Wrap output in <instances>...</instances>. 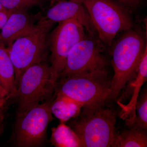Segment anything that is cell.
<instances>
[{
    "label": "cell",
    "mask_w": 147,
    "mask_h": 147,
    "mask_svg": "<svg viewBox=\"0 0 147 147\" xmlns=\"http://www.w3.org/2000/svg\"><path fill=\"white\" fill-rule=\"evenodd\" d=\"M117 133L114 147H146L147 136L146 129L134 125Z\"/></svg>",
    "instance_id": "cell-16"
},
{
    "label": "cell",
    "mask_w": 147,
    "mask_h": 147,
    "mask_svg": "<svg viewBox=\"0 0 147 147\" xmlns=\"http://www.w3.org/2000/svg\"><path fill=\"white\" fill-rule=\"evenodd\" d=\"M55 23L74 19L83 25L90 35L95 36L97 32L87 9L77 0H61L53 5L42 17Z\"/></svg>",
    "instance_id": "cell-11"
},
{
    "label": "cell",
    "mask_w": 147,
    "mask_h": 147,
    "mask_svg": "<svg viewBox=\"0 0 147 147\" xmlns=\"http://www.w3.org/2000/svg\"><path fill=\"white\" fill-rule=\"evenodd\" d=\"M129 9L136 8L140 5V0H117Z\"/></svg>",
    "instance_id": "cell-19"
},
{
    "label": "cell",
    "mask_w": 147,
    "mask_h": 147,
    "mask_svg": "<svg viewBox=\"0 0 147 147\" xmlns=\"http://www.w3.org/2000/svg\"><path fill=\"white\" fill-rule=\"evenodd\" d=\"M105 104L83 107L72 123L83 147H114L117 114Z\"/></svg>",
    "instance_id": "cell-3"
},
{
    "label": "cell",
    "mask_w": 147,
    "mask_h": 147,
    "mask_svg": "<svg viewBox=\"0 0 147 147\" xmlns=\"http://www.w3.org/2000/svg\"><path fill=\"white\" fill-rule=\"evenodd\" d=\"M7 100H0V115H3V110Z\"/></svg>",
    "instance_id": "cell-22"
},
{
    "label": "cell",
    "mask_w": 147,
    "mask_h": 147,
    "mask_svg": "<svg viewBox=\"0 0 147 147\" xmlns=\"http://www.w3.org/2000/svg\"><path fill=\"white\" fill-rule=\"evenodd\" d=\"M146 46L142 34L132 28L125 31L113 46L111 62L114 74L108 100H117L134 76Z\"/></svg>",
    "instance_id": "cell-2"
},
{
    "label": "cell",
    "mask_w": 147,
    "mask_h": 147,
    "mask_svg": "<svg viewBox=\"0 0 147 147\" xmlns=\"http://www.w3.org/2000/svg\"><path fill=\"white\" fill-rule=\"evenodd\" d=\"M0 84L8 94L9 97L15 98L17 87L15 69L7 47L0 41Z\"/></svg>",
    "instance_id": "cell-13"
},
{
    "label": "cell",
    "mask_w": 147,
    "mask_h": 147,
    "mask_svg": "<svg viewBox=\"0 0 147 147\" xmlns=\"http://www.w3.org/2000/svg\"><path fill=\"white\" fill-rule=\"evenodd\" d=\"M50 107L53 115L59 119L61 123H65L79 115L83 106L70 98L60 94H55Z\"/></svg>",
    "instance_id": "cell-14"
},
{
    "label": "cell",
    "mask_w": 147,
    "mask_h": 147,
    "mask_svg": "<svg viewBox=\"0 0 147 147\" xmlns=\"http://www.w3.org/2000/svg\"><path fill=\"white\" fill-rule=\"evenodd\" d=\"M112 80L106 68L60 76L55 94L70 98L83 107L105 104L111 93Z\"/></svg>",
    "instance_id": "cell-1"
},
{
    "label": "cell",
    "mask_w": 147,
    "mask_h": 147,
    "mask_svg": "<svg viewBox=\"0 0 147 147\" xmlns=\"http://www.w3.org/2000/svg\"><path fill=\"white\" fill-rule=\"evenodd\" d=\"M103 47L100 40L86 35L69 53L65 68L59 77L107 68L108 61L102 53Z\"/></svg>",
    "instance_id": "cell-9"
},
{
    "label": "cell",
    "mask_w": 147,
    "mask_h": 147,
    "mask_svg": "<svg viewBox=\"0 0 147 147\" xmlns=\"http://www.w3.org/2000/svg\"><path fill=\"white\" fill-rule=\"evenodd\" d=\"M3 127H0V136L2 134L3 131Z\"/></svg>",
    "instance_id": "cell-25"
},
{
    "label": "cell",
    "mask_w": 147,
    "mask_h": 147,
    "mask_svg": "<svg viewBox=\"0 0 147 147\" xmlns=\"http://www.w3.org/2000/svg\"><path fill=\"white\" fill-rule=\"evenodd\" d=\"M54 24L41 18L35 24L34 17L31 16L28 10L13 11H11L8 20L1 30L0 41L9 47L19 38L52 28Z\"/></svg>",
    "instance_id": "cell-10"
},
{
    "label": "cell",
    "mask_w": 147,
    "mask_h": 147,
    "mask_svg": "<svg viewBox=\"0 0 147 147\" xmlns=\"http://www.w3.org/2000/svg\"><path fill=\"white\" fill-rule=\"evenodd\" d=\"M51 28H47L19 38L7 47L15 69L16 87L20 77L26 69L35 64L47 62Z\"/></svg>",
    "instance_id": "cell-7"
},
{
    "label": "cell",
    "mask_w": 147,
    "mask_h": 147,
    "mask_svg": "<svg viewBox=\"0 0 147 147\" xmlns=\"http://www.w3.org/2000/svg\"><path fill=\"white\" fill-rule=\"evenodd\" d=\"M53 100L41 102L17 115L11 138L13 146L35 147L45 145L47 142V127L53 120L50 107Z\"/></svg>",
    "instance_id": "cell-6"
},
{
    "label": "cell",
    "mask_w": 147,
    "mask_h": 147,
    "mask_svg": "<svg viewBox=\"0 0 147 147\" xmlns=\"http://www.w3.org/2000/svg\"><path fill=\"white\" fill-rule=\"evenodd\" d=\"M50 142L56 147H83L82 142L73 129L61 123L52 129Z\"/></svg>",
    "instance_id": "cell-15"
},
{
    "label": "cell",
    "mask_w": 147,
    "mask_h": 147,
    "mask_svg": "<svg viewBox=\"0 0 147 147\" xmlns=\"http://www.w3.org/2000/svg\"><path fill=\"white\" fill-rule=\"evenodd\" d=\"M6 9L3 5L0 2V11L6 10Z\"/></svg>",
    "instance_id": "cell-24"
},
{
    "label": "cell",
    "mask_w": 147,
    "mask_h": 147,
    "mask_svg": "<svg viewBox=\"0 0 147 147\" xmlns=\"http://www.w3.org/2000/svg\"><path fill=\"white\" fill-rule=\"evenodd\" d=\"M59 24L49 37L50 69L56 81L65 68L69 53L86 35L85 28L76 20L69 19Z\"/></svg>",
    "instance_id": "cell-8"
},
{
    "label": "cell",
    "mask_w": 147,
    "mask_h": 147,
    "mask_svg": "<svg viewBox=\"0 0 147 147\" xmlns=\"http://www.w3.org/2000/svg\"><path fill=\"white\" fill-rule=\"evenodd\" d=\"M44 1H46V0H44ZM47 1H50V3H51V4L52 5H53L55 4L56 3L59 1L61 0H47Z\"/></svg>",
    "instance_id": "cell-23"
},
{
    "label": "cell",
    "mask_w": 147,
    "mask_h": 147,
    "mask_svg": "<svg viewBox=\"0 0 147 147\" xmlns=\"http://www.w3.org/2000/svg\"><path fill=\"white\" fill-rule=\"evenodd\" d=\"M57 81L53 79L47 62L35 64L23 72L17 85V115L41 102L53 100Z\"/></svg>",
    "instance_id": "cell-5"
},
{
    "label": "cell",
    "mask_w": 147,
    "mask_h": 147,
    "mask_svg": "<svg viewBox=\"0 0 147 147\" xmlns=\"http://www.w3.org/2000/svg\"><path fill=\"white\" fill-rule=\"evenodd\" d=\"M11 13V12L7 9L0 11V30H1L5 25L10 16Z\"/></svg>",
    "instance_id": "cell-20"
},
{
    "label": "cell",
    "mask_w": 147,
    "mask_h": 147,
    "mask_svg": "<svg viewBox=\"0 0 147 147\" xmlns=\"http://www.w3.org/2000/svg\"><path fill=\"white\" fill-rule=\"evenodd\" d=\"M44 0H0V2L7 10L12 11L18 10H28L35 6H41Z\"/></svg>",
    "instance_id": "cell-18"
},
{
    "label": "cell",
    "mask_w": 147,
    "mask_h": 147,
    "mask_svg": "<svg viewBox=\"0 0 147 147\" xmlns=\"http://www.w3.org/2000/svg\"><path fill=\"white\" fill-rule=\"evenodd\" d=\"M9 98L7 92L0 84V100H7Z\"/></svg>",
    "instance_id": "cell-21"
},
{
    "label": "cell",
    "mask_w": 147,
    "mask_h": 147,
    "mask_svg": "<svg viewBox=\"0 0 147 147\" xmlns=\"http://www.w3.org/2000/svg\"><path fill=\"white\" fill-rule=\"evenodd\" d=\"M137 114L133 123L139 128L146 129L147 128V94L146 91L138 98L136 105Z\"/></svg>",
    "instance_id": "cell-17"
},
{
    "label": "cell",
    "mask_w": 147,
    "mask_h": 147,
    "mask_svg": "<svg viewBox=\"0 0 147 147\" xmlns=\"http://www.w3.org/2000/svg\"><path fill=\"white\" fill-rule=\"evenodd\" d=\"M147 79V47L137 71L132 78L127 83L129 87V96H131L128 104H119L121 108V117L126 120L127 125L130 126L133 123L136 115V105L139 97V94L142 86Z\"/></svg>",
    "instance_id": "cell-12"
},
{
    "label": "cell",
    "mask_w": 147,
    "mask_h": 147,
    "mask_svg": "<svg viewBox=\"0 0 147 147\" xmlns=\"http://www.w3.org/2000/svg\"><path fill=\"white\" fill-rule=\"evenodd\" d=\"M89 14L99 39L110 47L116 36L132 28L129 9L117 0H77Z\"/></svg>",
    "instance_id": "cell-4"
}]
</instances>
